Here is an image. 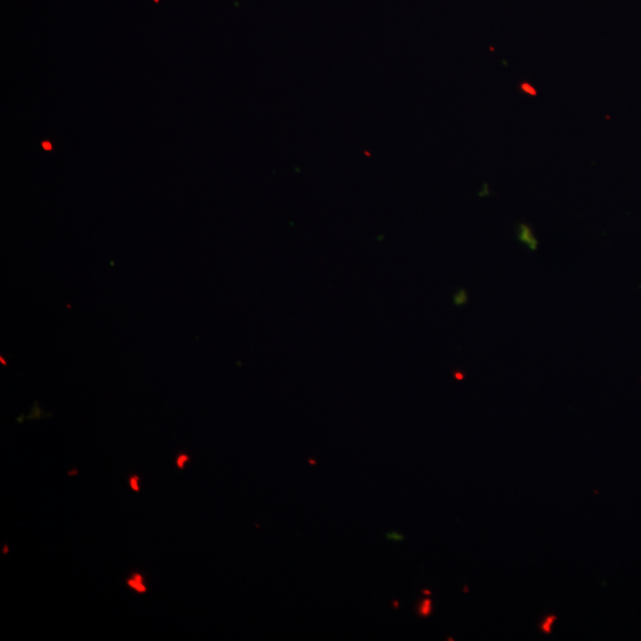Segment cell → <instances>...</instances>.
Segmentation results:
<instances>
[{"label": "cell", "mask_w": 641, "mask_h": 641, "mask_svg": "<svg viewBox=\"0 0 641 641\" xmlns=\"http://www.w3.org/2000/svg\"><path fill=\"white\" fill-rule=\"evenodd\" d=\"M517 238L520 243L528 247L529 250L536 251L538 249V239L528 224H519Z\"/></svg>", "instance_id": "6da1fadb"}, {"label": "cell", "mask_w": 641, "mask_h": 641, "mask_svg": "<svg viewBox=\"0 0 641 641\" xmlns=\"http://www.w3.org/2000/svg\"><path fill=\"white\" fill-rule=\"evenodd\" d=\"M125 585L139 595L147 594L149 590L147 583H145L144 575L139 573V571L132 573L128 579L125 580Z\"/></svg>", "instance_id": "7a4b0ae2"}, {"label": "cell", "mask_w": 641, "mask_h": 641, "mask_svg": "<svg viewBox=\"0 0 641 641\" xmlns=\"http://www.w3.org/2000/svg\"><path fill=\"white\" fill-rule=\"evenodd\" d=\"M556 619V615H548V617H545L541 625H539L541 626V631L545 634L551 633L552 625H554Z\"/></svg>", "instance_id": "3957f363"}, {"label": "cell", "mask_w": 641, "mask_h": 641, "mask_svg": "<svg viewBox=\"0 0 641 641\" xmlns=\"http://www.w3.org/2000/svg\"><path fill=\"white\" fill-rule=\"evenodd\" d=\"M190 462V456L186 453H180L177 455V458L175 460L176 467L180 469V471H183L184 468H186V465Z\"/></svg>", "instance_id": "277c9868"}, {"label": "cell", "mask_w": 641, "mask_h": 641, "mask_svg": "<svg viewBox=\"0 0 641 641\" xmlns=\"http://www.w3.org/2000/svg\"><path fill=\"white\" fill-rule=\"evenodd\" d=\"M139 481H141V478H139L138 475L136 474H132L131 477L129 478V485L133 492H136V493L141 492V487H139Z\"/></svg>", "instance_id": "5b68a950"}, {"label": "cell", "mask_w": 641, "mask_h": 641, "mask_svg": "<svg viewBox=\"0 0 641 641\" xmlns=\"http://www.w3.org/2000/svg\"><path fill=\"white\" fill-rule=\"evenodd\" d=\"M520 90H522L526 94L537 95V92H536L535 88H533L529 84V82H523V84L520 85Z\"/></svg>", "instance_id": "8992f818"}, {"label": "cell", "mask_w": 641, "mask_h": 641, "mask_svg": "<svg viewBox=\"0 0 641 641\" xmlns=\"http://www.w3.org/2000/svg\"><path fill=\"white\" fill-rule=\"evenodd\" d=\"M466 302H467L466 291H460V293L455 296V303L458 304V306H461V304H465Z\"/></svg>", "instance_id": "52a82bcc"}, {"label": "cell", "mask_w": 641, "mask_h": 641, "mask_svg": "<svg viewBox=\"0 0 641 641\" xmlns=\"http://www.w3.org/2000/svg\"><path fill=\"white\" fill-rule=\"evenodd\" d=\"M420 612L422 615H429L431 612V602L430 600H425L421 606Z\"/></svg>", "instance_id": "ba28073f"}, {"label": "cell", "mask_w": 641, "mask_h": 641, "mask_svg": "<svg viewBox=\"0 0 641 641\" xmlns=\"http://www.w3.org/2000/svg\"><path fill=\"white\" fill-rule=\"evenodd\" d=\"M41 147H42V149H43L44 151H47V152L53 151V149H54V148H53V143H52V142H50V141H43V142L41 143Z\"/></svg>", "instance_id": "9c48e42d"}, {"label": "cell", "mask_w": 641, "mask_h": 641, "mask_svg": "<svg viewBox=\"0 0 641 641\" xmlns=\"http://www.w3.org/2000/svg\"><path fill=\"white\" fill-rule=\"evenodd\" d=\"M8 549V545H6V547L4 548V554H8Z\"/></svg>", "instance_id": "30bf717a"}, {"label": "cell", "mask_w": 641, "mask_h": 641, "mask_svg": "<svg viewBox=\"0 0 641 641\" xmlns=\"http://www.w3.org/2000/svg\"><path fill=\"white\" fill-rule=\"evenodd\" d=\"M154 3H155V4L160 3V0H154Z\"/></svg>", "instance_id": "8fae6325"}]
</instances>
